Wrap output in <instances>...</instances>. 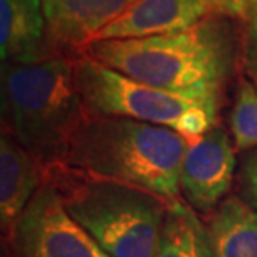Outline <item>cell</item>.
<instances>
[{
	"label": "cell",
	"instance_id": "1",
	"mask_svg": "<svg viewBox=\"0 0 257 257\" xmlns=\"http://www.w3.org/2000/svg\"><path fill=\"white\" fill-rule=\"evenodd\" d=\"M240 40L242 24L210 14L181 32L100 40L82 54L142 84L219 107L239 69Z\"/></svg>",
	"mask_w": 257,
	"mask_h": 257
},
{
	"label": "cell",
	"instance_id": "2",
	"mask_svg": "<svg viewBox=\"0 0 257 257\" xmlns=\"http://www.w3.org/2000/svg\"><path fill=\"white\" fill-rule=\"evenodd\" d=\"M187 149L189 139L174 128L124 117H89L72 139L64 164L172 202L181 194Z\"/></svg>",
	"mask_w": 257,
	"mask_h": 257
},
{
	"label": "cell",
	"instance_id": "3",
	"mask_svg": "<svg viewBox=\"0 0 257 257\" xmlns=\"http://www.w3.org/2000/svg\"><path fill=\"white\" fill-rule=\"evenodd\" d=\"M69 57L2 64V125L42 167L64 164L72 139L89 119Z\"/></svg>",
	"mask_w": 257,
	"mask_h": 257
},
{
	"label": "cell",
	"instance_id": "4",
	"mask_svg": "<svg viewBox=\"0 0 257 257\" xmlns=\"http://www.w3.org/2000/svg\"><path fill=\"white\" fill-rule=\"evenodd\" d=\"M44 181L70 217L109 257H156L169 202L128 184L92 177L65 164L44 167Z\"/></svg>",
	"mask_w": 257,
	"mask_h": 257
},
{
	"label": "cell",
	"instance_id": "5",
	"mask_svg": "<svg viewBox=\"0 0 257 257\" xmlns=\"http://www.w3.org/2000/svg\"><path fill=\"white\" fill-rule=\"evenodd\" d=\"M74 79L90 117H124L197 139L215 125L219 107L134 80L87 54L72 59Z\"/></svg>",
	"mask_w": 257,
	"mask_h": 257
},
{
	"label": "cell",
	"instance_id": "6",
	"mask_svg": "<svg viewBox=\"0 0 257 257\" xmlns=\"http://www.w3.org/2000/svg\"><path fill=\"white\" fill-rule=\"evenodd\" d=\"M10 244L15 257H99L104 254L70 217L57 189L47 181L20 215Z\"/></svg>",
	"mask_w": 257,
	"mask_h": 257
},
{
	"label": "cell",
	"instance_id": "7",
	"mask_svg": "<svg viewBox=\"0 0 257 257\" xmlns=\"http://www.w3.org/2000/svg\"><path fill=\"white\" fill-rule=\"evenodd\" d=\"M234 171V146L227 131L215 124L189 144L181 169V194L199 212L215 210L230 189Z\"/></svg>",
	"mask_w": 257,
	"mask_h": 257
},
{
	"label": "cell",
	"instance_id": "8",
	"mask_svg": "<svg viewBox=\"0 0 257 257\" xmlns=\"http://www.w3.org/2000/svg\"><path fill=\"white\" fill-rule=\"evenodd\" d=\"M136 0H42L49 40L60 57H77L95 34L120 17Z\"/></svg>",
	"mask_w": 257,
	"mask_h": 257
},
{
	"label": "cell",
	"instance_id": "9",
	"mask_svg": "<svg viewBox=\"0 0 257 257\" xmlns=\"http://www.w3.org/2000/svg\"><path fill=\"white\" fill-rule=\"evenodd\" d=\"M207 15L210 12L202 0H136L120 17L95 34L92 42L181 32Z\"/></svg>",
	"mask_w": 257,
	"mask_h": 257
},
{
	"label": "cell",
	"instance_id": "10",
	"mask_svg": "<svg viewBox=\"0 0 257 257\" xmlns=\"http://www.w3.org/2000/svg\"><path fill=\"white\" fill-rule=\"evenodd\" d=\"M2 64H40L60 57L49 40L42 0H0Z\"/></svg>",
	"mask_w": 257,
	"mask_h": 257
},
{
	"label": "cell",
	"instance_id": "11",
	"mask_svg": "<svg viewBox=\"0 0 257 257\" xmlns=\"http://www.w3.org/2000/svg\"><path fill=\"white\" fill-rule=\"evenodd\" d=\"M44 184V167L12 136L0 139V225L9 242L20 215Z\"/></svg>",
	"mask_w": 257,
	"mask_h": 257
},
{
	"label": "cell",
	"instance_id": "12",
	"mask_svg": "<svg viewBox=\"0 0 257 257\" xmlns=\"http://www.w3.org/2000/svg\"><path fill=\"white\" fill-rule=\"evenodd\" d=\"M215 257H257V209L230 195L209 222Z\"/></svg>",
	"mask_w": 257,
	"mask_h": 257
},
{
	"label": "cell",
	"instance_id": "13",
	"mask_svg": "<svg viewBox=\"0 0 257 257\" xmlns=\"http://www.w3.org/2000/svg\"><path fill=\"white\" fill-rule=\"evenodd\" d=\"M156 257H215L209 227L189 204L169 202Z\"/></svg>",
	"mask_w": 257,
	"mask_h": 257
},
{
	"label": "cell",
	"instance_id": "14",
	"mask_svg": "<svg viewBox=\"0 0 257 257\" xmlns=\"http://www.w3.org/2000/svg\"><path fill=\"white\" fill-rule=\"evenodd\" d=\"M229 124L237 151L247 152L257 147V89L244 77L235 89Z\"/></svg>",
	"mask_w": 257,
	"mask_h": 257
},
{
	"label": "cell",
	"instance_id": "15",
	"mask_svg": "<svg viewBox=\"0 0 257 257\" xmlns=\"http://www.w3.org/2000/svg\"><path fill=\"white\" fill-rule=\"evenodd\" d=\"M239 70L244 79H247L257 89V15L242 25Z\"/></svg>",
	"mask_w": 257,
	"mask_h": 257
},
{
	"label": "cell",
	"instance_id": "16",
	"mask_svg": "<svg viewBox=\"0 0 257 257\" xmlns=\"http://www.w3.org/2000/svg\"><path fill=\"white\" fill-rule=\"evenodd\" d=\"M209 12L247 24L257 15V0H202Z\"/></svg>",
	"mask_w": 257,
	"mask_h": 257
},
{
	"label": "cell",
	"instance_id": "17",
	"mask_svg": "<svg viewBox=\"0 0 257 257\" xmlns=\"http://www.w3.org/2000/svg\"><path fill=\"white\" fill-rule=\"evenodd\" d=\"M240 199L257 209V147L244 154L239 172Z\"/></svg>",
	"mask_w": 257,
	"mask_h": 257
},
{
	"label": "cell",
	"instance_id": "18",
	"mask_svg": "<svg viewBox=\"0 0 257 257\" xmlns=\"http://www.w3.org/2000/svg\"><path fill=\"white\" fill-rule=\"evenodd\" d=\"M99 257H109V255H105V254H100Z\"/></svg>",
	"mask_w": 257,
	"mask_h": 257
}]
</instances>
